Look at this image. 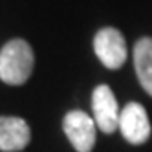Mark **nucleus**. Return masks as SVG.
<instances>
[{"mask_svg": "<svg viewBox=\"0 0 152 152\" xmlns=\"http://www.w3.org/2000/svg\"><path fill=\"white\" fill-rule=\"evenodd\" d=\"M33 50L24 39H13L0 50V79L6 84H24L33 72Z\"/></svg>", "mask_w": 152, "mask_h": 152, "instance_id": "f257e3e1", "label": "nucleus"}, {"mask_svg": "<svg viewBox=\"0 0 152 152\" xmlns=\"http://www.w3.org/2000/svg\"><path fill=\"white\" fill-rule=\"evenodd\" d=\"M94 51L97 59L110 70L121 68L128 57L125 37L115 28H103L97 31L94 37Z\"/></svg>", "mask_w": 152, "mask_h": 152, "instance_id": "f03ea898", "label": "nucleus"}, {"mask_svg": "<svg viewBox=\"0 0 152 152\" xmlns=\"http://www.w3.org/2000/svg\"><path fill=\"white\" fill-rule=\"evenodd\" d=\"M95 119L83 110H72L64 115L62 128L77 152H92L95 145Z\"/></svg>", "mask_w": 152, "mask_h": 152, "instance_id": "7ed1b4c3", "label": "nucleus"}, {"mask_svg": "<svg viewBox=\"0 0 152 152\" xmlns=\"http://www.w3.org/2000/svg\"><path fill=\"white\" fill-rule=\"evenodd\" d=\"M92 110L97 128L104 134H112L119 128V106L115 95L108 84H99L92 94Z\"/></svg>", "mask_w": 152, "mask_h": 152, "instance_id": "20e7f679", "label": "nucleus"}, {"mask_svg": "<svg viewBox=\"0 0 152 152\" xmlns=\"http://www.w3.org/2000/svg\"><path fill=\"white\" fill-rule=\"evenodd\" d=\"M119 130L132 145H141L150 137V121L147 110L139 103H128L119 115Z\"/></svg>", "mask_w": 152, "mask_h": 152, "instance_id": "39448f33", "label": "nucleus"}, {"mask_svg": "<svg viewBox=\"0 0 152 152\" xmlns=\"http://www.w3.org/2000/svg\"><path fill=\"white\" fill-rule=\"evenodd\" d=\"M31 130L22 117H0V150L18 152L28 147Z\"/></svg>", "mask_w": 152, "mask_h": 152, "instance_id": "423d86ee", "label": "nucleus"}, {"mask_svg": "<svg viewBox=\"0 0 152 152\" xmlns=\"http://www.w3.org/2000/svg\"><path fill=\"white\" fill-rule=\"evenodd\" d=\"M134 68L139 84L152 95V37H143L134 46Z\"/></svg>", "mask_w": 152, "mask_h": 152, "instance_id": "0eeeda50", "label": "nucleus"}]
</instances>
